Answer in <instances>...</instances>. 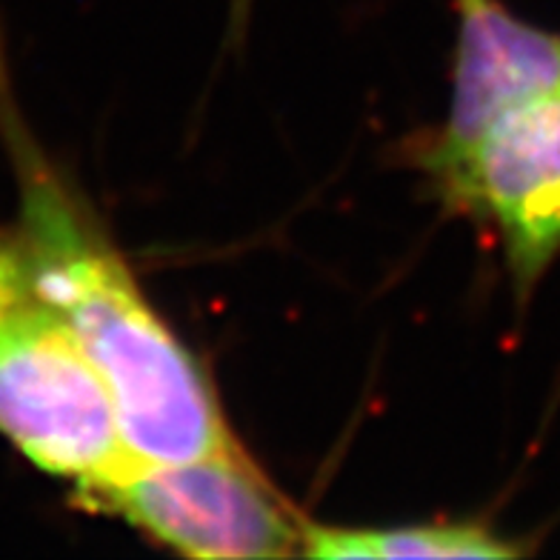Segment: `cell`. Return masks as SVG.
I'll return each instance as SVG.
<instances>
[{
    "instance_id": "cell-1",
    "label": "cell",
    "mask_w": 560,
    "mask_h": 560,
    "mask_svg": "<svg viewBox=\"0 0 560 560\" xmlns=\"http://www.w3.org/2000/svg\"><path fill=\"white\" fill-rule=\"evenodd\" d=\"M12 149L23 203L18 235L35 298L109 386L129 455L172 464L237 446L209 375L143 295L101 223L35 147L21 138Z\"/></svg>"
},
{
    "instance_id": "cell-2",
    "label": "cell",
    "mask_w": 560,
    "mask_h": 560,
    "mask_svg": "<svg viewBox=\"0 0 560 560\" xmlns=\"http://www.w3.org/2000/svg\"><path fill=\"white\" fill-rule=\"evenodd\" d=\"M0 435L81 492L132 460L109 386L37 298L0 324Z\"/></svg>"
},
{
    "instance_id": "cell-3",
    "label": "cell",
    "mask_w": 560,
    "mask_h": 560,
    "mask_svg": "<svg viewBox=\"0 0 560 560\" xmlns=\"http://www.w3.org/2000/svg\"><path fill=\"white\" fill-rule=\"evenodd\" d=\"M81 494L189 558H287L303 549L306 524L237 446L172 464L132 457Z\"/></svg>"
},
{
    "instance_id": "cell-4",
    "label": "cell",
    "mask_w": 560,
    "mask_h": 560,
    "mask_svg": "<svg viewBox=\"0 0 560 560\" xmlns=\"http://www.w3.org/2000/svg\"><path fill=\"white\" fill-rule=\"evenodd\" d=\"M435 180L452 207L498 235L526 295L560 252V89L503 112Z\"/></svg>"
},
{
    "instance_id": "cell-5",
    "label": "cell",
    "mask_w": 560,
    "mask_h": 560,
    "mask_svg": "<svg viewBox=\"0 0 560 560\" xmlns=\"http://www.w3.org/2000/svg\"><path fill=\"white\" fill-rule=\"evenodd\" d=\"M455 12L450 115L423 149L432 175L460 161L503 112L560 89V35L521 21L501 0H455Z\"/></svg>"
},
{
    "instance_id": "cell-6",
    "label": "cell",
    "mask_w": 560,
    "mask_h": 560,
    "mask_svg": "<svg viewBox=\"0 0 560 560\" xmlns=\"http://www.w3.org/2000/svg\"><path fill=\"white\" fill-rule=\"evenodd\" d=\"M483 524L303 526L301 555L310 558H515L524 555Z\"/></svg>"
},
{
    "instance_id": "cell-7",
    "label": "cell",
    "mask_w": 560,
    "mask_h": 560,
    "mask_svg": "<svg viewBox=\"0 0 560 560\" xmlns=\"http://www.w3.org/2000/svg\"><path fill=\"white\" fill-rule=\"evenodd\" d=\"M35 301L30 260L18 229L0 232V324Z\"/></svg>"
},
{
    "instance_id": "cell-8",
    "label": "cell",
    "mask_w": 560,
    "mask_h": 560,
    "mask_svg": "<svg viewBox=\"0 0 560 560\" xmlns=\"http://www.w3.org/2000/svg\"><path fill=\"white\" fill-rule=\"evenodd\" d=\"M252 0H232V32L244 30L246 18H249Z\"/></svg>"
}]
</instances>
